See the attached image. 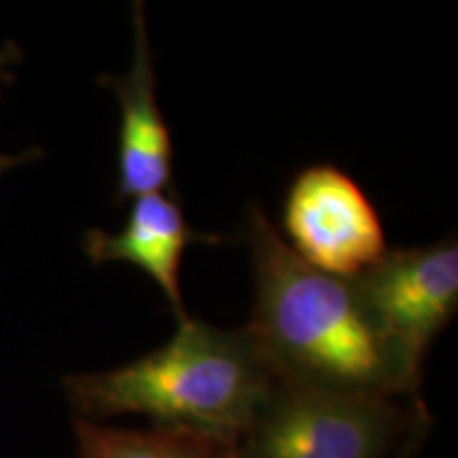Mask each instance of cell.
<instances>
[{"label": "cell", "mask_w": 458, "mask_h": 458, "mask_svg": "<svg viewBox=\"0 0 458 458\" xmlns=\"http://www.w3.org/2000/svg\"><path fill=\"white\" fill-rule=\"evenodd\" d=\"M255 308L246 327L276 380L320 391L418 397L422 368L385 334L354 278L301 261L259 206L246 213Z\"/></svg>", "instance_id": "6da1fadb"}, {"label": "cell", "mask_w": 458, "mask_h": 458, "mask_svg": "<svg viewBox=\"0 0 458 458\" xmlns=\"http://www.w3.org/2000/svg\"><path fill=\"white\" fill-rule=\"evenodd\" d=\"M276 385L246 329L179 320L162 348L122 368L64 377L77 418L102 422L140 414L153 427L179 428L236 445Z\"/></svg>", "instance_id": "7a4b0ae2"}, {"label": "cell", "mask_w": 458, "mask_h": 458, "mask_svg": "<svg viewBox=\"0 0 458 458\" xmlns=\"http://www.w3.org/2000/svg\"><path fill=\"white\" fill-rule=\"evenodd\" d=\"M431 416L420 397L320 391L276 380L236 458H403L420 448Z\"/></svg>", "instance_id": "3957f363"}, {"label": "cell", "mask_w": 458, "mask_h": 458, "mask_svg": "<svg viewBox=\"0 0 458 458\" xmlns=\"http://www.w3.org/2000/svg\"><path fill=\"white\" fill-rule=\"evenodd\" d=\"M289 249L317 270L354 278L386 253L385 225L368 193L331 164L295 174L283 204Z\"/></svg>", "instance_id": "277c9868"}, {"label": "cell", "mask_w": 458, "mask_h": 458, "mask_svg": "<svg viewBox=\"0 0 458 458\" xmlns=\"http://www.w3.org/2000/svg\"><path fill=\"white\" fill-rule=\"evenodd\" d=\"M354 284L385 334L422 368L433 340L458 310L456 238L388 249Z\"/></svg>", "instance_id": "5b68a950"}, {"label": "cell", "mask_w": 458, "mask_h": 458, "mask_svg": "<svg viewBox=\"0 0 458 458\" xmlns=\"http://www.w3.org/2000/svg\"><path fill=\"white\" fill-rule=\"evenodd\" d=\"M119 100L117 140V204L131 202L172 187L174 147L156 94V68L148 43L142 3H134V60L128 72L100 77Z\"/></svg>", "instance_id": "8992f818"}, {"label": "cell", "mask_w": 458, "mask_h": 458, "mask_svg": "<svg viewBox=\"0 0 458 458\" xmlns=\"http://www.w3.org/2000/svg\"><path fill=\"white\" fill-rule=\"evenodd\" d=\"M193 242L216 244L221 242V236H210L189 225L179 198L159 191L131 199L130 215L119 232L88 229L83 250L96 266L122 261L139 267L159 286L176 318L185 320L181 266L185 250Z\"/></svg>", "instance_id": "52a82bcc"}, {"label": "cell", "mask_w": 458, "mask_h": 458, "mask_svg": "<svg viewBox=\"0 0 458 458\" xmlns=\"http://www.w3.org/2000/svg\"><path fill=\"white\" fill-rule=\"evenodd\" d=\"M74 437L79 458H236L233 445L179 428L139 431L74 418Z\"/></svg>", "instance_id": "ba28073f"}, {"label": "cell", "mask_w": 458, "mask_h": 458, "mask_svg": "<svg viewBox=\"0 0 458 458\" xmlns=\"http://www.w3.org/2000/svg\"><path fill=\"white\" fill-rule=\"evenodd\" d=\"M21 57H24V51L20 49V45H17L15 41H7L3 47H0V98H3L4 85L13 81L11 66L20 64Z\"/></svg>", "instance_id": "9c48e42d"}, {"label": "cell", "mask_w": 458, "mask_h": 458, "mask_svg": "<svg viewBox=\"0 0 458 458\" xmlns=\"http://www.w3.org/2000/svg\"><path fill=\"white\" fill-rule=\"evenodd\" d=\"M38 157H43V148L41 147H30L28 151L15 153V156H9V153H0V176H3L7 170L15 168V165L26 164V162H34V159H38Z\"/></svg>", "instance_id": "30bf717a"}, {"label": "cell", "mask_w": 458, "mask_h": 458, "mask_svg": "<svg viewBox=\"0 0 458 458\" xmlns=\"http://www.w3.org/2000/svg\"><path fill=\"white\" fill-rule=\"evenodd\" d=\"M414 456H416V452H414V454H405L403 458H414Z\"/></svg>", "instance_id": "8fae6325"}]
</instances>
